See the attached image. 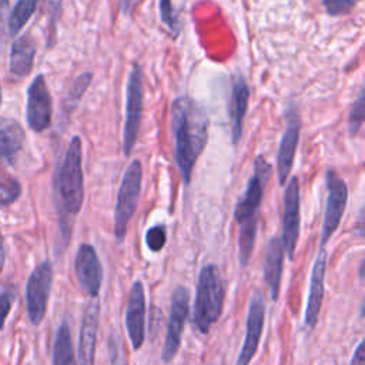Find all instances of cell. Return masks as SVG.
<instances>
[{"label":"cell","mask_w":365,"mask_h":365,"mask_svg":"<svg viewBox=\"0 0 365 365\" xmlns=\"http://www.w3.org/2000/svg\"><path fill=\"white\" fill-rule=\"evenodd\" d=\"M171 130L176 141V162L180 176L189 186L193 169L208 140V116L204 107L189 96H180L170 108Z\"/></svg>","instance_id":"obj_1"},{"label":"cell","mask_w":365,"mask_h":365,"mask_svg":"<svg viewBox=\"0 0 365 365\" xmlns=\"http://www.w3.org/2000/svg\"><path fill=\"white\" fill-rule=\"evenodd\" d=\"M55 197L59 213V224L64 243L70 241L73 217H76L85 200L83 144L79 136L70 143L55 180Z\"/></svg>","instance_id":"obj_2"},{"label":"cell","mask_w":365,"mask_h":365,"mask_svg":"<svg viewBox=\"0 0 365 365\" xmlns=\"http://www.w3.org/2000/svg\"><path fill=\"white\" fill-rule=\"evenodd\" d=\"M271 176V164L260 155L254 160V171L247 182V189L238 200L234 217L240 226L238 240L243 243H254L257 237L259 214L263 203L266 185Z\"/></svg>","instance_id":"obj_3"},{"label":"cell","mask_w":365,"mask_h":365,"mask_svg":"<svg viewBox=\"0 0 365 365\" xmlns=\"http://www.w3.org/2000/svg\"><path fill=\"white\" fill-rule=\"evenodd\" d=\"M226 300V287L215 264L201 269L196 291L192 322L201 334H208L211 327L220 320Z\"/></svg>","instance_id":"obj_4"},{"label":"cell","mask_w":365,"mask_h":365,"mask_svg":"<svg viewBox=\"0 0 365 365\" xmlns=\"http://www.w3.org/2000/svg\"><path fill=\"white\" fill-rule=\"evenodd\" d=\"M143 166L140 160H133L124 171L122 185L117 194L115 210V237L122 243L127 234L129 223L133 218L141 193Z\"/></svg>","instance_id":"obj_5"},{"label":"cell","mask_w":365,"mask_h":365,"mask_svg":"<svg viewBox=\"0 0 365 365\" xmlns=\"http://www.w3.org/2000/svg\"><path fill=\"white\" fill-rule=\"evenodd\" d=\"M143 70L138 63H134L126 86V122L123 133V152L126 157L131 155L138 137V130L143 117Z\"/></svg>","instance_id":"obj_6"},{"label":"cell","mask_w":365,"mask_h":365,"mask_svg":"<svg viewBox=\"0 0 365 365\" xmlns=\"http://www.w3.org/2000/svg\"><path fill=\"white\" fill-rule=\"evenodd\" d=\"M189 314H190V289L185 285H178L173 291V296H171L167 334L162 350L163 362L169 364L177 355L181 345L182 330H185Z\"/></svg>","instance_id":"obj_7"},{"label":"cell","mask_w":365,"mask_h":365,"mask_svg":"<svg viewBox=\"0 0 365 365\" xmlns=\"http://www.w3.org/2000/svg\"><path fill=\"white\" fill-rule=\"evenodd\" d=\"M327 185V206L321 231V247L330 241V238L337 231L341 218L344 215L347 201H348V187L344 178L336 170H328L325 174Z\"/></svg>","instance_id":"obj_8"},{"label":"cell","mask_w":365,"mask_h":365,"mask_svg":"<svg viewBox=\"0 0 365 365\" xmlns=\"http://www.w3.org/2000/svg\"><path fill=\"white\" fill-rule=\"evenodd\" d=\"M53 284V266L49 260L33 270L26 285V306L33 325H41L48 311V303Z\"/></svg>","instance_id":"obj_9"},{"label":"cell","mask_w":365,"mask_h":365,"mask_svg":"<svg viewBox=\"0 0 365 365\" xmlns=\"http://www.w3.org/2000/svg\"><path fill=\"white\" fill-rule=\"evenodd\" d=\"M300 180L291 177L284 193V211H282V245L288 255V260L293 262L296 257V248L300 238Z\"/></svg>","instance_id":"obj_10"},{"label":"cell","mask_w":365,"mask_h":365,"mask_svg":"<svg viewBox=\"0 0 365 365\" xmlns=\"http://www.w3.org/2000/svg\"><path fill=\"white\" fill-rule=\"evenodd\" d=\"M52 113H53V101L52 96L43 75L36 76L27 90V110L26 119L29 127L36 131L42 133L48 130L52 124Z\"/></svg>","instance_id":"obj_11"},{"label":"cell","mask_w":365,"mask_h":365,"mask_svg":"<svg viewBox=\"0 0 365 365\" xmlns=\"http://www.w3.org/2000/svg\"><path fill=\"white\" fill-rule=\"evenodd\" d=\"M264 320H266V300L262 291L255 289L250 300L244 344L236 365H250L255 354H257L263 330H264Z\"/></svg>","instance_id":"obj_12"},{"label":"cell","mask_w":365,"mask_h":365,"mask_svg":"<svg viewBox=\"0 0 365 365\" xmlns=\"http://www.w3.org/2000/svg\"><path fill=\"white\" fill-rule=\"evenodd\" d=\"M285 131L282 134L278 156H277V176L278 182L281 186L285 185L287 178L289 177L291 170L294 166L296 159V150L300 140V131H301V119L300 113L296 107H288L285 115Z\"/></svg>","instance_id":"obj_13"},{"label":"cell","mask_w":365,"mask_h":365,"mask_svg":"<svg viewBox=\"0 0 365 365\" xmlns=\"http://www.w3.org/2000/svg\"><path fill=\"white\" fill-rule=\"evenodd\" d=\"M75 273L85 293L97 299L103 282V267L96 248L92 244H82L76 252Z\"/></svg>","instance_id":"obj_14"},{"label":"cell","mask_w":365,"mask_h":365,"mask_svg":"<svg viewBox=\"0 0 365 365\" xmlns=\"http://www.w3.org/2000/svg\"><path fill=\"white\" fill-rule=\"evenodd\" d=\"M145 291L140 280L133 282L126 304L124 324L134 351H138L145 340Z\"/></svg>","instance_id":"obj_15"},{"label":"cell","mask_w":365,"mask_h":365,"mask_svg":"<svg viewBox=\"0 0 365 365\" xmlns=\"http://www.w3.org/2000/svg\"><path fill=\"white\" fill-rule=\"evenodd\" d=\"M100 324V301L92 299L83 313L79 336V365H94L96 348H97V333Z\"/></svg>","instance_id":"obj_16"},{"label":"cell","mask_w":365,"mask_h":365,"mask_svg":"<svg viewBox=\"0 0 365 365\" xmlns=\"http://www.w3.org/2000/svg\"><path fill=\"white\" fill-rule=\"evenodd\" d=\"M325 269H327V250L325 247H320V251L317 254V259L313 266L311 271V280H310V293H308V301L306 308V317L304 321L307 327L311 330L317 327L324 293H325Z\"/></svg>","instance_id":"obj_17"},{"label":"cell","mask_w":365,"mask_h":365,"mask_svg":"<svg viewBox=\"0 0 365 365\" xmlns=\"http://www.w3.org/2000/svg\"><path fill=\"white\" fill-rule=\"evenodd\" d=\"M284 245L281 238L273 237L267 245L264 259V281L269 285L273 301H278L284 269Z\"/></svg>","instance_id":"obj_18"},{"label":"cell","mask_w":365,"mask_h":365,"mask_svg":"<svg viewBox=\"0 0 365 365\" xmlns=\"http://www.w3.org/2000/svg\"><path fill=\"white\" fill-rule=\"evenodd\" d=\"M38 45L31 33H24L13 42L10 50V71L17 78H26L33 69Z\"/></svg>","instance_id":"obj_19"},{"label":"cell","mask_w":365,"mask_h":365,"mask_svg":"<svg viewBox=\"0 0 365 365\" xmlns=\"http://www.w3.org/2000/svg\"><path fill=\"white\" fill-rule=\"evenodd\" d=\"M248 100H250V87L247 85V80L237 75L233 86V99H231V134H233V143L238 144L243 137V126H244V117L247 115L248 108Z\"/></svg>","instance_id":"obj_20"},{"label":"cell","mask_w":365,"mask_h":365,"mask_svg":"<svg viewBox=\"0 0 365 365\" xmlns=\"http://www.w3.org/2000/svg\"><path fill=\"white\" fill-rule=\"evenodd\" d=\"M24 130L13 119H0V159L12 160L23 149Z\"/></svg>","instance_id":"obj_21"},{"label":"cell","mask_w":365,"mask_h":365,"mask_svg":"<svg viewBox=\"0 0 365 365\" xmlns=\"http://www.w3.org/2000/svg\"><path fill=\"white\" fill-rule=\"evenodd\" d=\"M53 365H76L75 348H73L71 330L70 325L63 321L57 328V333L53 343V354H52Z\"/></svg>","instance_id":"obj_22"},{"label":"cell","mask_w":365,"mask_h":365,"mask_svg":"<svg viewBox=\"0 0 365 365\" xmlns=\"http://www.w3.org/2000/svg\"><path fill=\"white\" fill-rule=\"evenodd\" d=\"M39 0H17L16 6L13 8L9 16V33L10 36H16L30 20L33 13L38 9Z\"/></svg>","instance_id":"obj_23"},{"label":"cell","mask_w":365,"mask_h":365,"mask_svg":"<svg viewBox=\"0 0 365 365\" xmlns=\"http://www.w3.org/2000/svg\"><path fill=\"white\" fill-rule=\"evenodd\" d=\"M22 186L19 180L9 174L0 173V207H8L19 200Z\"/></svg>","instance_id":"obj_24"},{"label":"cell","mask_w":365,"mask_h":365,"mask_svg":"<svg viewBox=\"0 0 365 365\" xmlns=\"http://www.w3.org/2000/svg\"><path fill=\"white\" fill-rule=\"evenodd\" d=\"M365 120V96H364V87L361 89L357 100L352 104L351 113L348 116V130L352 136L358 134Z\"/></svg>","instance_id":"obj_25"},{"label":"cell","mask_w":365,"mask_h":365,"mask_svg":"<svg viewBox=\"0 0 365 365\" xmlns=\"http://www.w3.org/2000/svg\"><path fill=\"white\" fill-rule=\"evenodd\" d=\"M92 80H93V75L87 71V73H83V75H80L75 80V83L71 85L69 94H67V103H69L70 110L73 107H76V104L82 100V97L86 93V90L89 89Z\"/></svg>","instance_id":"obj_26"},{"label":"cell","mask_w":365,"mask_h":365,"mask_svg":"<svg viewBox=\"0 0 365 365\" xmlns=\"http://www.w3.org/2000/svg\"><path fill=\"white\" fill-rule=\"evenodd\" d=\"M361 0H322L325 12L330 16H343L350 13Z\"/></svg>","instance_id":"obj_27"},{"label":"cell","mask_w":365,"mask_h":365,"mask_svg":"<svg viewBox=\"0 0 365 365\" xmlns=\"http://www.w3.org/2000/svg\"><path fill=\"white\" fill-rule=\"evenodd\" d=\"M167 243V231L164 226H153L145 233V244L153 251L159 252L164 248Z\"/></svg>","instance_id":"obj_28"},{"label":"cell","mask_w":365,"mask_h":365,"mask_svg":"<svg viewBox=\"0 0 365 365\" xmlns=\"http://www.w3.org/2000/svg\"><path fill=\"white\" fill-rule=\"evenodd\" d=\"M159 9H160L162 22L170 29V31L174 33V36L177 38L178 31H180V24H178L177 16L174 15L173 0H160V2H159Z\"/></svg>","instance_id":"obj_29"},{"label":"cell","mask_w":365,"mask_h":365,"mask_svg":"<svg viewBox=\"0 0 365 365\" xmlns=\"http://www.w3.org/2000/svg\"><path fill=\"white\" fill-rule=\"evenodd\" d=\"M13 301H15V294L12 291H5V293L0 294V330H3L6 318L12 310Z\"/></svg>","instance_id":"obj_30"},{"label":"cell","mask_w":365,"mask_h":365,"mask_svg":"<svg viewBox=\"0 0 365 365\" xmlns=\"http://www.w3.org/2000/svg\"><path fill=\"white\" fill-rule=\"evenodd\" d=\"M46 6L50 15V30H55L56 22L62 13V0H46Z\"/></svg>","instance_id":"obj_31"},{"label":"cell","mask_w":365,"mask_h":365,"mask_svg":"<svg viewBox=\"0 0 365 365\" xmlns=\"http://www.w3.org/2000/svg\"><path fill=\"white\" fill-rule=\"evenodd\" d=\"M364 340H361L355 348V352L352 355V359L350 365H365V352H364Z\"/></svg>","instance_id":"obj_32"},{"label":"cell","mask_w":365,"mask_h":365,"mask_svg":"<svg viewBox=\"0 0 365 365\" xmlns=\"http://www.w3.org/2000/svg\"><path fill=\"white\" fill-rule=\"evenodd\" d=\"M9 6H10V0H0V30H2L8 12H9Z\"/></svg>","instance_id":"obj_33"},{"label":"cell","mask_w":365,"mask_h":365,"mask_svg":"<svg viewBox=\"0 0 365 365\" xmlns=\"http://www.w3.org/2000/svg\"><path fill=\"white\" fill-rule=\"evenodd\" d=\"M5 260H6V250H5V241L2 234H0V273L3 271L5 267Z\"/></svg>","instance_id":"obj_34"},{"label":"cell","mask_w":365,"mask_h":365,"mask_svg":"<svg viewBox=\"0 0 365 365\" xmlns=\"http://www.w3.org/2000/svg\"><path fill=\"white\" fill-rule=\"evenodd\" d=\"M123 6H124V12L129 9V6H130V0H124L123 2Z\"/></svg>","instance_id":"obj_35"},{"label":"cell","mask_w":365,"mask_h":365,"mask_svg":"<svg viewBox=\"0 0 365 365\" xmlns=\"http://www.w3.org/2000/svg\"><path fill=\"white\" fill-rule=\"evenodd\" d=\"M0 104H2V89H0Z\"/></svg>","instance_id":"obj_36"}]
</instances>
